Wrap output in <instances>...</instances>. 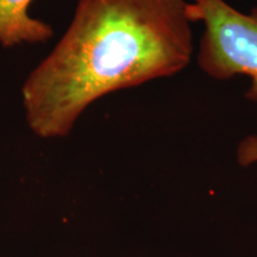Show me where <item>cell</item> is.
I'll return each mask as SVG.
<instances>
[{
    "mask_svg": "<svg viewBox=\"0 0 257 257\" xmlns=\"http://www.w3.org/2000/svg\"><path fill=\"white\" fill-rule=\"evenodd\" d=\"M187 0H79L68 29L22 87L28 126L66 137L102 96L181 73L191 62Z\"/></svg>",
    "mask_w": 257,
    "mask_h": 257,
    "instance_id": "cell-1",
    "label": "cell"
},
{
    "mask_svg": "<svg viewBox=\"0 0 257 257\" xmlns=\"http://www.w3.org/2000/svg\"><path fill=\"white\" fill-rule=\"evenodd\" d=\"M189 15L193 23L204 25L199 68L216 80L248 76L251 83L246 98L257 101V6L245 14L225 0H192ZM238 156L246 165L256 162L257 136L242 141Z\"/></svg>",
    "mask_w": 257,
    "mask_h": 257,
    "instance_id": "cell-2",
    "label": "cell"
},
{
    "mask_svg": "<svg viewBox=\"0 0 257 257\" xmlns=\"http://www.w3.org/2000/svg\"><path fill=\"white\" fill-rule=\"evenodd\" d=\"M34 0H0V46L14 48L44 43L53 37V28L29 14Z\"/></svg>",
    "mask_w": 257,
    "mask_h": 257,
    "instance_id": "cell-3",
    "label": "cell"
}]
</instances>
